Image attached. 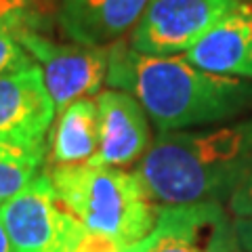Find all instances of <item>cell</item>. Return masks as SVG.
Wrapping results in <instances>:
<instances>
[{"label": "cell", "instance_id": "1", "mask_svg": "<svg viewBox=\"0 0 252 252\" xmlns=\"http://www.w3.org/2000/svg\"><path fill=\"white\" fill-rule=\"evenodd\" d=\"M105 84L130 93L160 132L223 124L252 112V80L204 72L183 55L137 53L126 38L109 44Z\"/></svg>", "mask_w": 252, "mask_h": 252}, {"label": "cell", "instance_id": "2", "mask_svg": "<svg viewBox=\"0 0 252 252\" xmlns=\"http://www.w3.org/2000/svg\"><path fill=\"white\" fill-rule=\"evenodd\" d=\"M252 158V118L202 130L160 132L135 175L160 206L223 204Z\"/></svg>", "mask_w": 252, "mask_h": 252}, {"label": "cell", "instance_id": "3", "mask_svg": "<svg viewBox=\"0 0 252 252\" xmlns=\"http://www.w3.org/2000/svg\"><path fill=\"white\" fill-rule=\"evenodd\" d=\"M55 195L89 231L107 235L122 246H135L152 233L158 204L135 172L103 164L46 168Z\"/></svg>", "mask_w": 252, "mask_h": 252}, {"label": "cell", "instance_id": "4", "mask_svg": "<svg viewBox=\"0 0 252 252\" xmlns=\"http://www.w3.org/2000/svg\"><path fill=\"white\" fill-rule=\"evenodd\" d=\"M21 46L42 69L57 114L78 99L99 94L109 67V46H86L76 42H57L42 32L17 34Z\"/></svg>", "mask_w": 252, "mask_h": 252}, {"label": "cell", "instance_id": "5", "mask_svg": "<svg viewBox=\"0 0 252 252\" xmlns=\"http://www.w3.org/2000/svg\"><path fill=\"white\" fill-rule=\"evenodd\" d=\"M240 0H152L126 38L137 53L154 57L185 55L210 26Z\"/></svg>", "mask_w": 252, "mask_h": 252}, {"label": "cell", "instance_id": "6", "mask_svg": "<svg viewBox=\"0 0 252 252\" xmlns=\"http://www.w3.org/2000/svg\"><path fill=\"white\" fill-rule=\"evenodd\" d=\"M0 223L15 252H61L78 219L63 208L42 170L21 193L0 206Z\"/></svg>", "mask_w": 252, "mask_h": 252}, {"label": "cell", "instance_id": "7", "mask_svg": "<svg viewBox=\"0 0 252 252\" xmlns=\"http://www.w3.org/2000/svg\"><path fill=\"white\" fill-rule=\"evenodd\" d=\"M143 252H240L235 220L223 204L160 206Z\"/></svg>", "mask_w": 252, "mask_h": 252}, {"label": "cell", "instance_id": "8", "mask_svg": "<svg viewBox=\"0 0 252 252\" xmlns=\"http://www.w3.org/2000/svg\"><path fill=\"white\" fill-rule=\"evenodd\" d=\"M57 118L42 69L32 63L15 72L0 74V141L23 147L49 145Z\"/></svg>", "mask_w": 252, "mask_h": 252}, {"label": "cell", "instance_id": "9", "mask_svg": "<svg viewBox=\"0 0 252 252\" xmlns=\"http://www.w3.org/2000/svg\"><path fill=\"white\" fill-rule=\"evenodd\" d=\"M94 101L99 109V149L91 162L116 168L137 164L152 145L143 105L120 89L99 93Z\"/></svg>", "mask_w": 252, "mask_h": 252}, {"label": "cell", "instance_id": "10", "mask_svg": "<svg viewBox=\"0 0 252 252\" xmlns=\"http://www.w3.org/2000/svg\"><path fill=\"white\" fill-rule=\"evenodd\" d=\"M183 57L204 72L252 80V0H240Z\"/></svg>", "mask_w": 252, "mask_h": 252}, {"label": "cell", "instance_id": "11", "mask_svg": "<svg viewBox=\"0 0 252 252\" xmlns=\"http://www.w3.org/2000/svg\"><path fill=\"white\" fill-rule=\"evenodd\" d=\"M152 0H59L55 23L69 42L109 46L143 17Z\"/></svg>", "mask_w": 252, "mask_h": 252}, {"label": "cell", "instance_id": "12", "mask_svg": "<svg viewBox=\"0 0 252 252\" xmlns=\"http://www.w3.org/2000/svg\"><path fill=\"white\" fill-rule=\"evenodd\" d=\"M99 109L94 99H78L57 114L49 137V166H78L97 156Z\"/></svg>", "mask_w": 252, "mask_h": 252}, {"label": "cell", "instance_id": "13", "mask_svg": "<svg viewBox=\"0 0 252 252\" xmlns=\"http://www.w3.org/2000/svg\"><path fill=\"white\" fill-rule=\"evenodd\" d=\"M49 145L23 147L0 141V206L21 193L42 172Z\"/></svg>", "mask_w": 252, "mask_h": 252}, {"label": "cell", "instance_id": "14", "mask_svg": "<svg viewBox=\"0 0 252 252\" xmlns=\"http://www.w3.org/2000/svg\"><path fill=\"white\" fill-rule=\"evenodd\" d=\"M49 28L42 0H0V34L42 32Z\"/></svg>", "mask_w": 252, "mask_h": 252}, {"label": "cell", "instance_id": "15", "mask_svg": "<svg viewBox=\"0 0 252 252\" xmlns=\"http://www.w3.org/2000/svg\"><path fill=\"white\" fill-rule=\"evenodd\" d=\"M124 248L126 246L118 244L112 238H107V235L89 231L80 220H78L76 229L72 231V235H69V240L61 252H122Z\"/></svg>", "mask_w": 252, "mask_h": 252}, {"label": "cell", "instance_id": "16", "mask_svg": "<svg viewBox=\"0 0 252 252\" xmlns=\"http://www.w3.org/2000/svg\"><path fill=\"white\" fill-rule=\"evenodd\" d=\"M36 63L30 53L23 49L17 34H0V74L15 72Z\"/></svg>", "mask_w": 252, "mask_h": 252}, {"label": "cell", "instance_id": "17", "mask_svg": "<svg viewBox=\"0 0 252 252\" xmlns=\"http://www.w3.org/2000/svg\"><path fill=\"white\" fill-rule=\"evenodd\" d=\"M227 202H229V212L235 219H252V158Z\"/></svg>", "mask_w": 252, "mask_h": 252}, {"label": "cell", "instance_id": "18", "mask_svg": "<svg viewBox=\"0 0 252 252\" xmlns=\"http://www.w3.org/2000/svg\"><path fill=\"white\" fill-rule=\"evenodd\" d=\"M235 233L240 248L244 252H252V219H235Z\"/></svg>", "mask_w": 252, "mask_h": 252}, {"label": "cell", "instance_id": "19", "mask_svg": "<svg viewBox=\"0 0 252 252\" xmlns=\"http://www.w3.org/2000/svg\"><path fill=\"white\" fill-rule=\"evenodd\" d=\"M0 252H15L11 242H9V235H6L2 223H0Z\"/></svg>", "mask_w": 252, "mask_h": 252}, {"label": "cell", "instance_id": "20", "mask_svg": "<svg viewBox=\"0 0 252 252\" xmlns=\"http://www.w3.org/2000/svg\"><path fill=\"white\" fill-rule=\"evenodd\" d=\"M122 252H143V242L135 244V246H126Z\"/></svg>", "mask_w": 252, "mask_h": 252}]
</instances>
